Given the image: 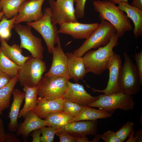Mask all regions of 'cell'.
Masks as SVG:
<instances>
[{
	"mask_svg": "<svg viewBox=\"0 0 142 142\" xmlns=\"http://www.w3.org/2000/svg\"><path fill=\"white\" fill-rule=\"evenodd\" d=\"M115 4H119L123 2H128V0H109Z\"/></svg>",
	"mask_w": 142,
	"mask_h": 142,
	"instance_id": "f6af8a7d",
	"label": "cell"
},
{
	"mask_svg": "<svg viewBox=\"0 0 142 142\" xmlns=\"http://www.w3.org/2000/svg\"><path fill=\"white\" fill-rule=\"evenodd\" d=\"M12 94L13 100L10 108L8 117L10 121L8 124V129L9 131L13 133L16 131L19 125L17 120L22 103L25 98V93L18 89H14Z\"/></svg>",
	"mask_w": 142,
	"mask_h": 142,
	"instance_id": "d6986e66",
	"label": "cell"
},
{
	"mask_svg": "<svg viewBox=\"0 0 142 142\" xmlns=\"http://www.w3.org/2000/svg\"><path fill=\"white\" fill-rule=\"evenodd\" d=\"M87 0H76L75 9V15L77 18H82L85 16L84 10Z\"/></svg>",
	"mask_w": 142,
	"mask_h": 142,
	"instance_id": "d6a6232c",
	"label": "cell"
},
{
	"mask_svg": "<svg viewBox=\"0 0 142 142\" xmlns=\"http://www.w3.org/2000/svg\"><path fill=\"white\" fill-rule=\"evenodd\" d=\"M55 134L59 137L60 142H76L75 137L64 130L59 129Z\"/></svg>",
	"mask_w": 142,
	"mask_h": 142,
	"instance_id": "836d02e7",
	"label": "cell"
},
{
	"mask_svg": "<svg viewBox=\"0 0 142 142\" xmlns=\"http://www.w3.org/2000/svg\"><path fill=\"white\" fill-rule=\"evenodd\" d=\"M13 77L0 70V88L7 84Z\"/></svg>",
	"mask_w": 142,
	"mask_h": 142,
	"instance_id": "8d00e7d4",
	"label": "cell"
},
{
	"mask_svg": "<svg viewBox=\"0 0 142 142\" xmlns=\"http://www.w3.org/2000/svg\"><path fill=\"white\" fill-rule=\"evenodd\" d=\"M121 63L120 55L114 52L106 67L109 72V79L106 87L104 89L100 90L92 88L88 85L87 87L91 88L94 92L103 93L106 95L120 93L119 80Z\"/></svg>",
	"mask_w": 142,
	"mask_h": 142,
	"instance_id": "8fae6325",
	"label": "cell"
},
{
	"mask_svg": "<svg viewBox=\"0 0 142 142\" xmlns=\"http://www.w3.org/2000/svg\"><path fill=\"white\" fill-rule=\"evenodd\" d=\"M76 142H90L91 141L88 140L86 135H83L75 138Z\"/></svg>",
	"mask_w": 142,
	"mask_h": 142,
	"instance_id": "b9f144b4",
	"label": "cell"
},
{
	"mask_svg": "<svg viewBox=\"0 0 142 142\" xmlns=\"http://www.w3.org/2000/svg\"><path fill=\"white\" fill-rule=\"evenodd\" d=\"M65 100L63 97L51 100L38 97L36 106L33 111L40 118L44 119L52 113L63 112L62 107Z\"/></svg>",
	"mask_w": 142,
	"mask_h": 142,
	"instance_id": "ac0fdd59",
	"label": "cell"
},
{
	"mask_svg": "<svg viewBox=\"0 0 142 142\" xmlns=\"http://www.w3.org/2000/svg\"><path fill=\"white\" fill-rule=\"evenodd\" d=\"M99 23L84 24L78 22L64 23L60 25L58 33L68 34L76 39H88L98 28Z\"/></svg>",
	"mask_w": 142,
	"mask_h": 142,
	"instance_id": "5bb4252c",
	"label": "cell"
},
{
	"mask_svg": "<svg viewBox=\"0 0 142 142\" xmlns=\"http://www.w3.org/2000/svg\"><path fill=\"white\" fill-rule=\"evenodd\" d=\"M134 123L131 122H127L117 131L116 134L121 142L125 141L129 136L133 130Z\"/></svg>",
	"mask_w": 142,
	"mask_h": 142,
	"instance_id": "1f68e13d",
	"label": "cell"
},
{
	"mask_svg": "<svg viewBox=\"0 0 142 142\" xmlns=\"http://www.w3.org/2000/svg\"><path fill=\"white\" fill-rule=\"evenodd\" d=\"M43 13L42 17L39 20L27 23V24L40 33L45 43L48 52L51 53L52 49L57 44L59 37L58 30L56 25L52 22L50 7L45 8Z\"/></svg>",
	"mask_w": 142,
	"mask_h": 142,
	"instance_id": "ba28073f",
	"label": "cell"
},
{
	"mask_svg": "<svg viewBox=\"0 0 142 142\" xmlns=\"http://www.w3.org/2000/svg\"><path fill=\"white\" fill-rule=\"evenodd\" d=\"M135 105L132 96L118 93L109 95L101 94L88 106L97 107L111 114L117 109L124 111L133 109Z\"/></svg>",
	"mask_w": 142,
	"mask_h": 142,
	"instance_id": "8992f818",
	"label": "cell"
},
{
	"mask_svg": "<svg viewBox=\"0 0 142 142\" xmlns=\"http://www.w3.org/2000/svg\"><path fill=\"white\" fill-rule=\"evenodd\" d=\"M57 44V46H54L52 49V64L48 71L45 74L61 77L69 80L71 78L68 70V58L62 48L59 37Z\"/></svg>",
	"mask_w": 142,
	"mask_h": 142,
	"instance_id": "4fadbf2b",
	"label": "cell"
},
{
	"mask_svg": "<svg viewBox=\"0 0 142 142\" xmlns=\"http://www.w3.org/2000/svg\"><path fill=\"white\" fill-rule=\"evenodd\" d=\"M95 136L93 140L91 142H98L99 141L100 139H101L100 135H95Z\"/></svg>",
	"mask_w": 142,
	"mask_h": 142,
	"instance_id": "bcb514c9",
	"label": "cell"
},
{
	"mask_svg": "<svg viewBox=\"0 0 142 142\" xmlns=\"http://www.w3.org/2000/svg\"><path fill=\"white\" fill-rule=\"evenodd\" d=\"M59 128L48 126L44 127L40 129L42 136H41L40 141L42 142H53L55 135L59 130Z\"/></svg>",
	"mask_w": 142,
	"mask_h": 142,
	"instance_id": "4dcf8cb0",
	"label": "cell"
},
{
	"mask_svg": "<svg viewBox=\"0 0 142 142\" xmlns=\"http://www.w3.org/2000/svg\"><path fill=\"white\" fill-rule=\"evenodd\" d=\"M4 16V14L2 12H0V20H1Z\"/></svg>",
	"mask_w": 142,
	"mask_h": 142,
	"instance_id": "7dc6e473",
	"label": "cell"
},
{
	"mask_svg": "<svg viewBox=\"0 0 142 142\" xmlns=\"http://www.w3.org/2000/svg\"><path fill=\"white\" fill-rule=\"evenodd\" d=\"M86 106L65 100L63 103L62 110L64 112L69 115L73 118L78 116Z\"/></svg>",
	"mask_w": 142,
	"mask_h": 142,
	"instance_id": "f546056e",
	"label": "cell"
},
{
	"mask_svg": "<svg viewBox=\"0 0 142 142\" xmlns=\"http://www.w3.org/2000/svg\"><path fill=\"white\" fill-rule=\"evenodd\" d=\"M68 80L63 77L45 74L38 86V97L49 100L63 97Z\"/></svg>",
	"mask_w": 142,
	"mask_h": 142,
	"instance_id": "52a82bcc",
	"label": "cell"
},
{
	"mask_svg": "<svg viewBox=\"0 0 142 142\" xmlns=\"http://www.w3.org/2000/svg\"><path fill=\"white\" fill-rule=\"evenodd\" d=\"M76 0H49L53 24L59 25L64 23L78 21L74 4Z\"/></svg>",
	"mask_w": 142,
	"mask_h": 142,
	"instance_id": "30bf717a",
	"label": "cell"
},
{
	"mask_svg": "<svg viewBox=\"0 0 142 142\" xmlns=\"http://www.w3.org/2000/svg\"><path fill=\"white\" fill-rule=\"evenodd\" d=\"M124 55V60L121 67L119 80V92L132 96L139 92L142 81L136 65L126 52Z\"/></svg>",
	"mask_w": 142,
	"mask_h": 142,
	"instance_id": "3957f363",
	"label": "cell"
},
{
	"mask_svg": "<svg viewBox=\"0 0 142 142\" xmlns=\"http://www.w3.org/2000/svg\"><path fill=\"white\" fill-rule=\"evenodd\" d=\"M68 58L67 68L71 79L76 83L83 80L87 73L82 57H78L72 53L67 52Z\"/></svg>",
	"mask_w": 142,
	"mask_h": 142,
	"instance_id": "ffe728a7",
	"label": "cell"
},
{
	"mask_svg": "<svg viewBox=\"0 0 142 142\" xmlns=\"http://www.w3.org/2000/svg\"><path fill=\"white\" fill-rule=\"evenodd\" d=\"M61 0H57V1H61Z\"/></svg>",
	"mask_w": 142,
	"mask_h": 142,
	"instance_id": "c3c4849f",
	"label": "cell"
},
{
	"mask_svg": "<svg viewBox=\"0 0 142 142\" xmlns=\"http://www.w3.org/2000/svg\"><path fill=\"white\" fill-rule=\"evenodd\" d=\"M135 130H133L129 135V138L126 142H136L135 139L134 137Z\"/></svg>",
	"mask_w": 142,
	"mask_h": 142,
	"instance_id": "ee69618b",
	"label": "cell"
},
{
	"mask_svg": "<svg viewBox=\"0 0 142 142\" xmlns=\"http://www.w3.org/2000/svg\"><path fill=\"white\" fill-rule=\"evenodd\" d=\"M47 126L46 121L38 117L33 111L28 112L24 120L16 131L17 136H21L24 141H27L30 134L33 131Z\"/></svg>",
	"mask_w": 142,
	"mask_h": 142,
	"instance_id": "e0dca14e",
	"label": "cell"
},
{
	"mask_svg": "<svg viewBox=\"0 0 142 142\" xmlns=\"http://www.w3.org/2000/svg\"><path fill=\"white\" fill-rule=\"evenodd\" d=\"M118 4V8L125 12L127 17L133 23V33L135 37L142 36V10L130 5L128 2H123Z\"/></svg>",
	"mask_w": 142,
	"mask_h": 142,
	"instance_id": "44dd1931",
	"label": "cell"
},
{
	"mask_svg": "<svg viewBox=\"0 0 142 142\" xmlns=\"http://www.w3.org/2000/svg\"><path fill=\"white\" fill-rule=\"evenodd\" d=\"M17 74L6 85L0 88V115L9 106L10 98L14 87L17 82Z\"/></svg>",
	"mask_w": 142,
	"mask_h": 142,
	"instance_id": "d4e9b609",
	"label": "cell"
},
{
	"mask_svg": "<svg viewBox=\"0 0 142 142\" xmlns=\"http://www.w3.org/2000/svg\"><path fill=\"white\" fill-rule=\"evenodd\" d=\"M119 38L116 33L106 45L100 47L96 50L90 49L84 54L82 58L87 73L90 72L100 75L104 72L114 53L113 48L118 45Z\"/></svg>",
	"mask_w": 142,
	"mask_h": 142,
	"instance_id": "7a4b0ae2",
	"label": "cell"
},
{
	"mask_svg": "<svg viewBox=\"0 0 142 142\" xmlns=\"http://www.w3.org/2000/svg\"><path fill=\"white\" fill-rule=\"evenodd\" d=\"M131 5L142 10V0H133Z\"/></svg>",
	"mask_w": 142,
	"mask_h": 142,
	"instance_id": "60d3db41",
	"label": "cell"
},
{
	"mask_svg": "<svg viewBox=\"0 0 142 142\" xmlns=\"http://www.w3.org/2000/svg\"><path fill=\"white\" fill-rule=\"evenodd\" d=\"M135 137L136 142H142V130L138 131Z\"/></svg>",
	"mask_w": 142,
	"mask_h": 142,
	"instance_id": "7bdbcfd3",
	"label": "cell"
},
{
	"mask_svg": "<svg viewBox=\"0 0 142 142\" xmlns=\"http://www.w3.org/2000/svg\"><path fill=\"white\" fill-rule=\"evenodd\" d=\"M26 0H0V10L8 19L17 15L19 7Z\"/></svg>",
	"mask_w": 142,
	"mask_h": 142,
	"instance_id": "484cf974",
	"label": "cell"
},
{
	"mask_svg": "<svg viewBox=\"0 0 142 142\" xmlns=\"http://www.w3.org/2000/svg\"><path fill=\"white\" fill-rule=\"evenodd\" d=\"M112 115L111 113L104 110L86 106L81 113L77 116L72 118L69 122L81 120H95L110 118Z\"/></svg>",
	"mask_w": 142,
	"mask_h": 142,
	"instance_id": "cb8c5ba5",
	"label": "cell"
},
{
	"mask_svg": "<svg viewBox=\"0 0 142 142\" xmlns=\"http://www.w3.org/2000/svg\"><path fill=\"white\" fill-rule=\"evenodd\" d=\"M97 122L95 120H81L69 122L59 129L65 131L77 138L83 135H95Z\"/></svg>",
	"mask_w": 142,
	"mask_h": 142,
	"instance_id": "2e32d148",
	"label": "cell"
},
{
	"mask_svg": "<svg viewBox=\"0 0 142 142\" xmlns=\"http://www.w3.org/2000/svg\"><path fill=\"white\" fill-rule=\"evenodd\" d=\"M73 118L63 112H54L49 114L44 119L48 126L60 128L69 122Z\"/></svg>",
	"mask_w": 142,
	"mask_h": 142,
	"instance_id": "4316f807",
	"label": "cell"
},
{
	"mask_svg": "<svg viewBox=\"0 0 142 142\" xmlns=\"http://www.w3.org/2000/svg\"><path fill=\"white\" fill-rule=\"evenodd\" d=\"M134 57L136 63V66L142 81V50L139 53H135Z\"/></svg>",
	"mask_w": 142,
	"mask_h": 142,
	"instance_id": "d590c367",
	"label": "cell"
},
{
	"mask_svg": "<svg viewBox=\"0 0 142 142\" xmlns=\"http://www.w3.org/2000/svg\"><path fill=\"white\" fill-rule=\"evenodd\" d=\"M21 67L14 63L3 53L0 47V70L13 77Z\"/></svg>",
	"mask_w": 142,
	"mask_h": 142,
	"instance_id": "83f0119b",
	"label": "cell"
},
{
	"mask_svg": "<svg viewBox=\"0 0 142 142\" xmlns=\"http://www.w3.org/2000/svg\"><path fill=\"white\" fill-rule=\"evenodd\" d=\"M67 87L63 97L66 100L87 106L97 100L99 95L93 97L85 90L83 85L73 83L68 80Z\"/></svg>",
	"mask_w": 142,
	"mask_h": 142,
	"instance_id": "9a60e30c",
	"label": "cell"
},
{
	"mask_svg": "<svg viewBox=\"0 0 142 142\" xmlns=\"http://www.w3.org/2000/svg\"><path fill=\"white\" fill-rule=\"evenodd\" d=\"M0 48L3 53L11 60L20 66H22L31 56L22 54V49L20 46L14 44L10 45L3 38L0 37Z\"/></svg>",
	"mask_w": 142,
	"mask_h": 142,
	"instance_id": "7402d4cb",
	"label": "cell"
},
{
	"mask_svg": "<svg viewBox=\"0 0 142 142\" xmlns=\"http://www.w3.org/2000/svg\"><path fill=\"white\" fill-rule=\"evenodd\" d=\"M17 15L10 19L4 16L0 21V37L6 42L11 36V31L15 25L14 23Z\"/></svg>",
	"mask_w": 142,
	"mask_h": 142,
	"instance_id": "f1b7e54d",
	"label": "cell"
},
{
	"mask_svg": "<svg viewBox=\"0 0 142 142\" xmlns=\"http://www.w3.org/2000/svg\"><path fill=\"white\" fill-rule=\"evenodd\" d=\"M6 139L3 122L0 115V142H6Z\"/></svg>",
	"mask_w": 142,
	"mask_h": 142,
	"instance_id": "f35d334b",
	"label": "cell"
},
{
	"mask_svg": "<svg viewBox=\"0 0 142 142\" xmlns=\"http://www.w3.org/2000/svg\"><path fill=\"white\" fill-rule=\"evenodd\" d=\"M45 0H26L21 4L16 19L15 25L23 22L37 21L43 17L42 4Z\"/></svg>",
	"mask_w": 142,
	"mask_h": 142,
	"instance_id": "7c38bea8",
	"label": "cell"
},
{
	"mask_svg": "<svg viewBox=\"0 0 142 142\" xmlns=\"http://www.w3.org/2000/svg\"><path fill=\"white\" fill-rule=\"evenodd\" d=\"M23 90L25 93V103L20 111L18 116L19 118L23 117L24 118L27 113L33 110L37 104L38 86L33 87H24Z\"/></svg>",
	"mask_w": 142,
	"mask_h": 142,
	"instance_id": "603a6c76",
	"label": "cell"
},
{
	"mask_svg": "<svg viewBox=\"0 0 142 142\" xmlns=\"http://www.w3.org/2000/svg\"><path fill=\"white\" fill-rule=\"evenodd\" d=\"M46 70V63L42 59L33 58L31 55L19 70L17 81L23 87L38 86Z\"/></svg>",
	"mask_w": 142,
	"mask_h": 142,
	"instance_id": "277c9868",
	"label": "cell"
},
{
	"mask_svg": "<svg viewBox=\"0 0 142 142\" xmlns=\"http://www.w3.org/2000/svg\"><path fill=\"white\" fill-rule=\"evenodd\" d=\"M116 33V29L109 22L106 20L101 21L96 30L72 53L75 56L82 57L86 52L92 49L106 45Z\"/></svg>",
	"mask_w": 142,
	"mask_h": 142,
	"instance_id": "5b68a950",
	"label": "cell"
},
{
	"mask_svg": "<svg viewBox=\"0 0 142 142\" xmlns=\"http://www.w3.org/2000/svg\"><path fill=\"white\" fill-rule=\"evenodd\" d=\"M93 5L95 10L99 13V19L106 21L112 25L119 37L132 30L133 26L129 18L123 11L109 0L95 1Z\"/></svg>",
	"mask_w": 142,
	"mask_h": 142,
	"instance_id": "6da1fadb",
	"label": "cell"
},
{
	"mask_svg": "<svg viewBox=\"0 0 142 142\" xmlns=\"http://www.w3.org/2000/svg\"><path fill=\"white\" fill-rule=\"evenodd\" d=\"M6 142H21V140L16 135L12 132H7L6 133Z\"/></svg>",
	"mask_w": 142,
	"mask_h": 142,
	"instance_id": "74e56055",
	"label": "cell"
},
{
	"mask_svg": "<svg viewBox=\"0 0 142 142\" xmlns=\"http://www.w3.org/2000/svg\"><path fill=\"white\" fill-rule=\"evenodd\" d=\"M101 136V139L105 142H121L115 132L112 130L108 131Z\"/></svg>",
	"mask_w": 142,
	"mask_h": 142,
	"instance_id": "e575fe53",
	"label": "cell"
},
{
	"mask_svg": "<svg viewBox=\"0 0 142 142\" xmlns=\"http://www.w3.org/2000/svg\"><path fill=\"white\" fill-rule=\"evenodd\" d=\"M41 132L40 129L36 130L32 132L31 135L32 138V142H40Z\"/></svg>",
	"mask_w": 142,
	"mask_h": 142,
	"instance_id": "ab89813d",
	"label": "cell"
},
{
	"mask_svg": "<svg viewBox=\"0 0 142 142\" xmlns=\"http://www.w3.org/2000/svg\"><path fill=\"white\" fill-rule=\"evenodd\" d=\"M32 28L29 25L20 24L15 25L14 27L19 36L20 47L28 50L33 58L42 59L44 48L42 44V39L33 34Z\"/></svg>",
	"mask_w": 142,
	"mask_h": 142,
	"instance_id": "9c48e42d",
	"label": "cell"
}]
</instances>
